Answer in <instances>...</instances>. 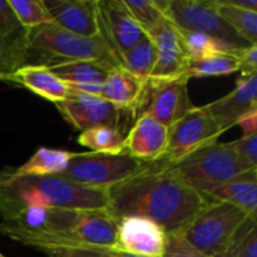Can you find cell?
<instances>
[{
	"label": "cell",
	"mask_w": 257,
	"mask_h": 257,
	"mask_svg": "<svg viewBox=\"0 0 257 257\" xmlns=\"http://www.w3.org/2000/svg\"><path fill=\"white\" fill-rule=\"evenodd\" d=\"M209 202L182 182L164 161L108 188L107 212L117 221L123 217H145L167 235H181Z\"/></svg>",
	"instance_id": "1"
},
{
	"label": "cell",
	"mask_w": 257,
	"mask_h": 257,
	"mask_svg": "<svg viewBox=\"0 0 257 257\" xmlns=\"http://www.w3.org/2000/svg\"><path fill=\"white\" fill-rule=\"evenodd\" d=\"M108 188L84 187L59 176H20L0 170V215L9 220L26 208L107 209Z\"/></svg>",
	"instance_id": "2"
},
{
	"label": "cell",
	"mask_w": 257,
	"mask_h": 257,
	"mask_svg": "<svg viewBox=\"0 0 257 257\" xmlns=\"http://www.w3.org/2000/svg\"><path fill=\"white\" fill-rule=\"evenodd\" d=\"M30 53H35L42 60L39 65H45L48 60H93L113 68L120 66L99 35L81 36L53 23L26 30L21 60Z\"/></svg>",
	"instance_id": "3"
},
{
	"label": "cell",
	"mask_w": 257,
	"mask_h": 257,
	"mask_svg": "<svg viewBox=\"0 0 257 257\" xmlns=\"http://www.w3.org/2000/svg\"><path fill=\"white\" fill-rule=\"evenodd\" d=\"M250 218L233 205L209 202L179 236L205 256L223 257Z\"/></svg>",
	"instance_id": "4"
},
{
	"label": "cell",
	"mask_w": 257,
	"mask_h": 257,
	"mask_svg": "<svg viewBox=\"0 0 257 257\" xmlns=\"http://www.w3.org/2000/svg\"><path fill=\"white\" fill-rule=\"evenodd\" d=\"M169 166L175 176L199 193L254 170L238 157L230 143L209 145Z\"/></svg>",
	"instance_id": "5"
},
{
	"label": "cell",
	"mask_w": 257,
	"mask_h": 257,
	"mask_svg": "<svg viewBox=\"0 0 257 257\" xmlns=\"http://www.w3.org/2000/svg\"><path fill=\"white\" fill-rule=\"evenodd\" d=\"M151 164L154 163H143L126 152L75 154L66 170L57 176L84 187L110 188L145 172L151 167Z\"/></svg>",
	"instance_id": "6"
},
{
	"label": "cell",
	"mask_w": 257,
	"mask_h": 257,
	"mask_svg": "<svg viewBox=\"0 0 257 257\" xmlns=\"http://www.w3.org/2000/svg\"><path fill=\"white\" fill-rule=\"evenodd\" d=\"M164 15L179 29L215 38L236 50L250 47L218 14L215 0H166Z\"/></svg>",
	"instance_id": "7"
},
{
	"label": "cell",
	"mask_w": 257,
	"mask_h": 257,
	"mask_svg": "<svg viewBox=\"0 0 257 257\" xmlns=\"http://www.w3.org/2000/svg\"><path fill=\"white\" fill-rule=\"evenodd\" d=\"M224 131L206 110V107H193L179 120L169 126L167 151L161 161L167 164L179 163L196 151L217 143Z\"/></svg>",
	"instance_id": "8"
},
{
	"label": "cell",
	"mask_w": 257,
	"mask_h": 257,
	"mask_svg": "<svg viewBox=\"0 0 257 257\" xmlns=\"http://www.w3.org/2000/svg\"><path fill=\"white\" fill-rule=\"evenodd\" d=\"M193 107L188 95V78L184 74L170 80H148L136 114L139 117L148 113L169 128Z\"/></svg>",
	"instance_id": "9"
},
{
	"label": "cell",
	"mask_w": 257,
	"mask_h": 257,
	"mask_svg": "<svg viewBox=\"0 0 257 257\" xmlns=\"http://www.w3.org/2000/svg\"><path fill=\"white\" fill-rule=\"evenodd\" d=\"M98 33L120 63L123 54L146 33L128 12L123 0H96Z\"/></svg>",
	"instance_id": "10"
},
{
	"label": "cell",
	"mask_w": 257,
	"mask_h": 257,
	"mask_svg": "<svg viewBox=\"0 0 257 257\" xmlns=\"http://www.w3.org/2000/svg\"><path fill=\"white\" fill-rule=\"evenodd\" d=\"M63 119L80 133L95 126H117L125 130L122 125V114L125 110L114 107L105 99L71 89L66 99L54 104Z\"/></svg>",
	"instance_id": "11"
},
{
	"label": "cell",
	"mask_w": 257,
	"mask_h": 257,
	"mask_svg": "<svg viewBox=\"0 0 257 257\" xmlns=\"http://www.w3.org/2000/svg\"><path fill=\"white\" fill-rule=\"evenodd\" d=\"M146 35L151 38L157 53L155 66L149 80H170L184 75L188 59L178 27L164 15Z\"/></svg>",
	"instance_id": "12"
},
{
	"label": "cell",
	"mask_w": 257,
	"mask_h": 257,
	"mask_svg": "<svg viewBox=\"0 0 257 257\" xmlns=\"http://www.w3.org/2000/svg\"><path fill=\"white\" fill-rule=\"evenodd\" d=\"M167 233L152 220L145 217H123L117 220L114 247L134 257H161L166 248Z\"/></svg>",
	"instance_id": "13"
},
{
	"label": "cell",
	"mask_w": 257,
	"mask_h": 257,
	"mask_svg": "<svg viewBox=\"0 0 257 257\" xmlns=\"http://www.w3.org/2000/svg\"><path fill=\"white\" fill-rule=\"evenodd\" d=\"M169 143V128L148 113L140 114L126 131L123 152L143 161H161Z\"/></svg>",
	"instance_id": "14"
},
{
	"label": "cell",
	"mask_w": 257,
	"mask_h": 257,
	"mask_svg": "<svg viewBox=\"0 0 257 257\" xmlns=\"http://www.w3.org/2000/svg\"><path fill=\"white\" fill-rule=\"evenodd\" d=\"M205 107L226 133L236 125L242 114L257 108V72L241 74L230 93Z\"/></svg>",
	"instance_id": "15"
},
{
	"label": "cell",
	"mask_w": 257,
	"mask_h": 257,
	"mask_svg": "<svg viewBox=\"0 0 257 257\" xmlns=\"http://www.w3.org/2000/svg\"><path fill=\"white\" fill-rule=\"evenodd\" d=\"M44 66L69 89L93 96H99L101 86L113 69V66L93 60H48Z\"/></svg>",
	"instance_id": "16"
},
{
	"label": "cell",
	"mask_w": 257,
	"mask_h": 257,
	"mask_svg": "<svg viewBox=\"0 0 257 257\" xmlns=\"http://www.w3.org/2000/svg\"><path fill=\"white\" fill-rule=\"evenodd\" d=\"M50 23L81 36H96V0H42Z\"/></svg>",
	"instance_id": "17"
},
{
	"label": "cell",
	"mask_w": 257,
	"mask_h": 257,
	"mask_svg": "<svg viewBox=\"0 0 257 257\" xmlns=\"http://www.w3.org/2000/svg\"><path fill=\"white\" fill-rule=\"evenodd\" d=\"M5 81L29 89L53 104L66 99L71 89L44 65H21L5 75Z\"/></svg>",
	"instance_id": "18"
},
{
	"label": "cell",
	"mask_w": 257,
	"mask_h": 257,
	"mask_svg": "<svg viewBox=\"0 0 257 257\" xmlns=\"http://www.w3.org/2000/svg\"><path fill=\"white\" fill-rule=\"evenodd\" d=\"M146 81L137 78L122 66H116L104 80L99 90V98L105 99L120 110L131 111L133 116L137 119L136 111L143 96Z\"/></svg>",
	"instance_id": "19"
},
{
	"label": "cell",
	"mask_w": 257,
	"mask_h": 257,
	"mask_svg": "<svg viewBox=\"0 0 257 257\" xmlns=\"http://www.w3.org/2000/svg\"><path fill=\"white\" fill-rule=\"evenodd\" d=\"M200 194L208 202H221L233 205L250 217L257 214V169L247 172L232 181L209 187Z\"/></svg>",
	"instance_id": "20"
},
{
	"label": "cell",
	"mask_w": 257,
	"mask_h": 257,
	"mask_svg": "<svg viewBox=\"0 0 257 257\" xmlns=\"http://www.w3.org/2000/svg\"><path fill=\"white\" fill-rule=\"evenodd\" d=\"M18 242L36 248L48 257H134L119 251L116 247L87 245V244H77L71 241L26 238Z\"/></svg>",
	"instance_id": "21"
},
{
	"label": "cell",
	"mask_w": 257,
	"mask_h": 257,
	"mask_svg": "<svg viewBox=\"0 0 257 257\" xmlns=\"http://www.w3.org/2000/svg\"><path fill=\"white\" fill-rule=\"evenodd\" d=\"M74 155L75 154L69 151L39 148L23 166L14 172L20 176H57L66 170Z\"/></svg>",
	"instance_id": "22"
},
{
	"label": "cell",
	"mask_w": 257,
	"mask_h": 257,
	"mask_svg": "<svg viewBox=\"0 0 257 257\" xmlns=\"http://www.w3.org/2000/svg\"><path fill=\"white\" fill-rule=\"evenodd\" d=\"M239 53H217L202 60L188 62L185 68V75L190 80L205 77H221L230 75L233 72H241Z\"/></svg>",
	"instance_id": "23"
},
{
	"label": "cell",
	"mask_w": 257,
	"mask_h": 257,
	"mask_svg": "<svg viewBox=\"0 0 257 257\" xmlns=\"http://www.w3.org/2000/svg\"><path fill=\"white\" fill-rule=\"evenodd\" d=\"M123 130L117 126H95L80 133L78 143L96 154H120L125 143Z\"/></svg>",
	"instance_id": "24"
},
{
	"label": "cell",
	"mask_w": 257,
	"mask_h": 257,
	"mask_svg": "<svg viewBox=\"0 0 257 257\" xmlns=\"http://www.w3.org/2000/svg\"><path fill=\"white\" fill-rule=\"evenodd\" d=\"M179 33H181L182 47H184L188 62L202 60V59H206L217 53H239V51H242V50H236L215 38L199 33V32L179 30Z\"/></svg>",
	"instance_id": "25"
},
{
	"label": "cell",
	"mask_w": 257,
	"mask_h": 257,
	"mask_svg": "<svg viewBox=\"0 0 257 257\" xmlns=\"http://www.w3.org/2000/svg\"><path fill=\"white\" fill-rule=\"evenodd\" d=\"M220 17L250 45H257V12L230 5L227 0H215Z\"/></svg>",
	"instance_id": "26"
},
{
	"label": "cell",
	"mask_w": 257,
	"mask_h": 257,
	"mask_svg": "<svg viewBox=\"0 0 257 257\" xmlns=\"http://www.w3.org/2000/svg\"><path fill=\"white\" fill-rule=\"evenodd\" d=\"M157 53L151 38L146 35L140 42L130 48L120 59V66L136 75L140 80H149L151 72L155 66Z\"/></svg>",
	"instance_id": "27"
},
{
	"label": "cell",
	"mask_w": 257,
	"mask_h": 257,
	"mask_svg": "<svg viewBox=\"0 0 257 257\" xmlns=\"http://www.w3.org/2000/svg\"><path fill=\"white\" fill-rule=\"evenodd\" d=\"M17 20L24 30L35 29L50 23V17L42 5V0H8Z\"/></svg>",
	"instance_id": "28"
},
{
	"label": "cell",
	"mask_w": 257,
	"mask_h": 257,
	"mask_svg": "<svg viewBox=\"0 0 257 257\" xmlns=\"http://www.w3.org/2000/svg\"><path fill=\"white\" fill-rule=\"evenodd\" d=\"M125 8L137 21V24L146 32H149L164 15L157 8L155 0H123Z\"/></svg>",
	"instance_id": "29"
},
{
	"label": "cell",
	"mask_w": 257,
	"mask_h": 257,
	"mask_svg": "<svg viewBox=\"0 0 257 257\" xmlns=\"http://www.w3.org/2000/svg\"><path fill=\"white\" fill-rule=\"evenodd\" d=\"M233 248L238 257H257L256 218H250L238 233Z\"/></svg>",
	"instance_id": "30"
},
{
	"label": "cell",
	"mask_w": 257,
	"mask_h": 257,
	"mask_svg": "<svg viewBox=\"0 0 257 257\" xmlns=\"http://www.w3.org/2000/svg\"><path fill=\"white\" fill-rule=\"evenodd\" d=\"M238 157L251 169H257V133L242 136L241 139L230 143Z\"/></svg>",
	"instance_id": "31"
},
{
	"label": "cell",
	"mask_w": 257,
	"mask_h": 257,
	"mask_svg": "<svg viewBox=\"0 0 257 257\" xmlns=\"http://www.w3.org/2000/svg\"><path fill=\"white\" fill-rule=\"evenodd\" d=\"M161 257H208L187 244L179 235H167L166 248Z\"/></svg>",
	"instance_id": "32"
},
{
	"label": "cell",
	"mask_w": 257,
	"mask_h": 257,
	"mask_svg": "<svg viewBox=\"0 0 257 257\" xmlns=\"http://www.w3.org/2000/svg\"><path fill=\"white\" fill-rule=\"evenodd\" d=\"M241 74L257 72V45H250L239 53Z\"/></svg>",
	"instance_id": "33"
},
{
	"label": "cell",
	"mask_w": 257,
	"mask_h": 257,
	"mask_svg": "<svg viewBox=\"0 0 257 257\" xmlns=\"http://www.w3.org/2000/svg\"><path fill=\"white\" fill-rule=\"evenodd\" d=\"M238 126H241V130L244 131V136H250V134H256L257 133V108H253L250 111H247L245 114H242L238 122Z\"/></svg>",
	"instance_id": "34"
},
{
	"label": "cell",
	"mask_w": 257,
	"mask_h": 257,
	"mask_svg": "<svg viewBox=\"0 0 257 257\" xmlns=\"http://www.w3.org/2000/svg\"><path fill=\"white\" fill-rule=\"evenodd\" d=\"M0 72L2 74H9L11 68H9V57H8V51L5 47V42L0 38Z\"/></svg>",
	"instance_id": "35"
},
{
	"label": "cell",
	"mask_w": 257,
	"mask_h": 257,
	"mask_svg": "<svg viewBox=\"0 0 257 257\" xmlns=\"http://www.w3.org/2000/svg\"><path fill=\"white\" fill-rule=\"evenodd\" d=\"M227 2H229L230 5L236 6V8L257 12V0H227Z\"/></svg>",
	"instance_id": "36"
},
{
	"label": "cell",
	"mask_w": 257,
	"mask_h": 257,
	"mask_svg": "<svg viewBox=\"0 0 257 257\" xmlns=\"http://www.w3.org/2000/svg\"><path fill=\"white\" fill-rule=\"evenodd\" d=\"M223 257H238L236 251H235V248H233V245H232V247L229 248V251H227V253H226V254H224Z\"/></svg>",
	"instance_id": "37"
},
{
	"label": "cell",
	"mask_w": 257,
	"mask_h": 257,
	"mask_svg": "<svg viewBox=\"0 0 257 257\" xmlns=\"http://www.w3.org/2000/svg\"><path fill=\"white\" fill-rule=\"evenodd\" d=\"M5 75H6V74H2V72H0V80H5Z\"/></svg>",
	"instance_id": "38"
},
{
	"label": "cell",
	"mask_w": 257,
	"mask_h": 257,
	"mask_svg": "<svg viewBox=\"0 0 257 257\" xmlns=\"http://www.w3.org/2000/svg\"><path fill=\"white\" fill-rule=\"evenodd\" d=\"M0 257H5V256H3V254H2V253H0Z\"/></svg>",
	"instance_id": "39"
}]
</instances>
